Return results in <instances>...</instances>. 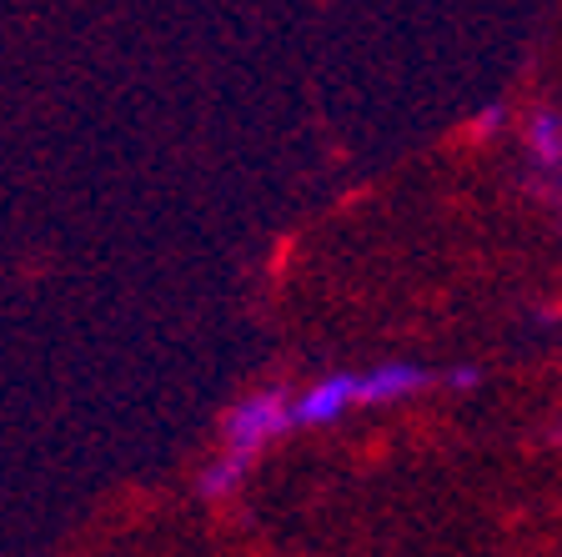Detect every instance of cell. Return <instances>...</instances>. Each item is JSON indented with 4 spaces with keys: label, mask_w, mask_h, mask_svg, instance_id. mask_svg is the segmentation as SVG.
<instances>
[{
    "label": "cell",
    "mask_w": 562,
    "mask_h": 557,
    "mask_svg": "<svg viewBox=\"0 0 562 557\" xmlns=\"http://www.w3.org/2000/svg\"><path fill=\"white\" fill-rule=\"evenodd\" d=\"M503 116H507L503 105H487V111H482V116H477V131H482V136H492V131L503 126Z\"/></svg>",
    "instance_id": "cell-6"
},
{
    "label": "cell",
    "mask_w": 562,
    "mask_h": 557,
    "mask_svg": "<svg viewBox=\"0 0 562 557\" xmlns=\"http://www.w3.org/2000/svg\"><path fill=\"white\" fill-rule=\"evenodd\" d=\"M442 377L427 371L422 361H376V367L357 371V406H392V402H407V397L427 392L437 387Z\"/></svg>",
    "instance_id": "cell-2"
},
{
    "label": "cell",
    "mask_w": 562,
    "mask_h": 557,
    "mask_svg": "<svg viewBox=\"0 0 562 557\" xmlns=\"http://www.w3.org/2000/svg\"><path fill=\"white\" fill-rule=\"evenodd\" d=\"M552 442H562V417H558V422H552Z\"/></svg>",
    "instance_id": "cell-7"
},
{
    "label": "cell",
    "mask_w": 562,
    "mask_h": 557,
    "mask_svg": "<svg viewBox=\"0 0 562 557\" xmlns=\"http://www.w3.org/2000/svg\"><path fill=\"white\" fill-rule=\"evenodd\" d=\"M286 427H296L292 422V392H281V387H261V392H251L246 402H236L232 412H226L222 453L232 457V463L251 467L261 457V447L277 442Z\"/></svg>",
    "instance_id": "cell-1"
},
{
    "label": "cell",
    "mask_w": 562,
    "mask_h": 557,
    "mask_svg": "<svg viewBox=\"0 0 562 557\" xmlns=\"http://www.w3.org/2000/svg\"><path fill=\"white\" fill-rule=\"evenodd\" d=\"M442 387H452V392H472V387H482V371L477 367H452V371H442Z\"/></svg>",
    "instance_id": "cell-5"
},
{
    "label": "cell",
    "mask_w": 562,
    "mask_h": 557,
    "mask_svg": "<svg viewBox=\"0 0 562 557\" xmlns=\"http://www.w3.org/2000/svg\"><path fill=\"white\" fill-rule=\"evenodd\" d=\"M357 406V371H327L322 382L292 397V422L296 427H331Z\"/></svg>",
    "instance_id": "cell-3"
},
{
    "label": "cell",
    "mask_w": 562,
    "mask_h": 557,
    "mask_svg": "<svg viewBox=\"0 0 562 557\" xmlns=\"http://www.w3.org/2000/svg\"><path fill=\"white\" fill-rule=\"evenodd\" d=\"M522 152L542 186L562 181V105H532L522 121Z\"/></svg>",
    "instance_id": "cell-4"
},
{
    "label": "cell",
    "mask_w": 562,
    "mask_h": 557,
    "mask_svg": "<svg viewBox=\"0 0 562 557\" xmlns=\"http://www.w3.org/2000/svg\"><path fill=\"white\" fill-rule=\"evenodd\" d=\"M558 226H562V216H558Z\"/></svg>",
    "instance_id": "cell-8"
}]
</instances>
